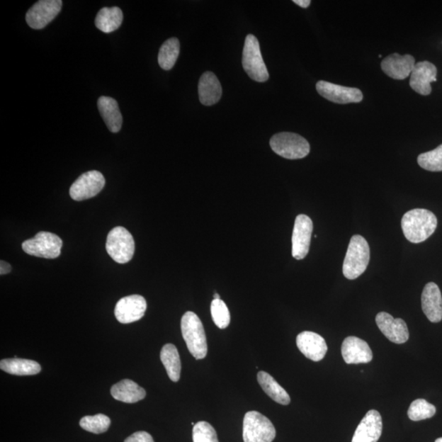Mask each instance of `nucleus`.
<instances>
[{
    "mask_svg": "<svg viewBox=\"0 0 442 442\" xmlns=\"http://www.w3.org/2000/svg\"><path fill=\"white\" fill-rule=\"evenodd\" d=\"M293 3L298 4L300 7L307 8L312 2L310 0H293Z\"/></svg>",
    "mask_w": 442,
    "mask_h": 442,
    "instance_id": "c9c22d12",
    "label": "nucleus"
},
{
    "mask_svg": "<svg viewBox=\"0 0 442 442\" xmlns=\"http://www.w3.org/2000/svg\"><path fill=\"white\" fill-rule=\"evenodd\" d=\"M210 313L215 325L221 329L228 327L230 323V310L221 299H214L210 305Z\"/></svg>",
    "mask_w": 442,
    "mask_h": 442,
    "instance_id": "2f4dec72",
    "label": "nucleus"
},
{
    "mask_svg": "<svg viewBox=\"0 0 442 442\" xmlns=\"http://www.w3.org/2000/svg\"><path fill=\"white\" fill-rule=\"evenodd\" d=\"M438 69L433 63L424 61L415 64L410 74L409 86L421 96H427L431 93V83L436 81Z\"/></svg>",
    "mask_w": 442,
    "mask_h": 442,
    "instance_id": "4468645a",
    "label": "nucleus"
},
{
    "mask_svg": "<svg viewBox=\"0 0 442 442\" xmlns=\"http://www.w3.org/2000/svg\"><path fill=\"white\" fill-rule=\"evenodd\" d=\"M242 63L244 71L252 80L266 82L269 79V72L262 59L259 41L254 35L246 37Z\"/></svg>",
    "mask_w": 442,
    "mask_h": 442,
    "instance_id": "39448f33",
    "label": "nucleus"
},
{
    "mask_svg": "<svg viewBox=\"0 0 442 442\" xmlns=\"http://www.w3.org/2000/svg\"><path fill=\"white\" fill-rule=\"evenodd\" d=\"M110 425V419L103 414L86 416L80 421V426L84 430L96 434L105 433L108 430Z\"/></svg>",
    "mask_w": 442,
    "mask_h": 442,
    "instance_id": "c756f323",
    "label": "nucleus"
},
{
    "mask_svg": "<svg viewBox=\"0 0 442 442\" xmlns=\"http://www.w3.org/2000/svg\"><path fill=\"white\" fill-rule=\"evenodd\" d=\"M62 240L59 236L50 232H40L34 238L26 240L23 249L30 256L55 259L61 254Z\"/></svg>",
    "mask_w": 442,
    "mask_h": 442,
    "instance_id": "6e6552de",
    "label": "nucleus"
},
{
    "mask_svg": "<svg viewBox=\"0 0 442 442\" xmlns=\"http://www.w3.org/2000/svg\"><path fill=\"white\" fill-rule=\"evenodd\" d=\"M422 309L426 317L433 323L442 319V296L440 288L435 283L426 284L421 297Z\"/></svg>",
    "mask_w": 442,
    "mask_h": 442,
    "instance_id": "aec40b11",
    "label": "nucleus"
},
{
    "mask_svg": "<svg viewBox=\"0 0 442 442\" xmlns=\"http://www.w3.org/2000/svg\"><path fill=\"white\" fill-rule=\"evenodd\" d=\"M418 163L426 171H442V144L434 150L420 154L418 157Z\"/></svg>",
    "mask_w": 442,
    "mask_h": 442,
    "instance_id": "7c9ffc66",
    "label": "nucleus"
},
{
    "mask_svg": "<svg viewBox=\"0 0 442 442\" xmlns=\"http://www.w3.org/2000/svg\"><path fill=\"white\" fill-rule=\"evenodd\" d=\"M62 7L61 0H40L26 13V23L33 29H43L57 17Z\"/></svg>",
    "mask_w": 442,
    "mask_h": 442,
    "instance_id": "1a4fd4ad",
    "label": "nucleus"
},
{
    "mask_svg": "<svg viewBox=\"0 0 442 442\" xmlns=\"http://www.w3.org/2000/svg\"><path fill=\"white\" fill-rule=\"evenodd\" d=\"M10 271H11V266L6 261H0V273H1V276L7 275Z\"/></svg>",
    "mask_w": 442,
    "mask_h": 442,
    "instance_id": "f704fd0d",
    "label": "nucleus"
},
{
    "mask_svg": "<svg viewBox=\"0 0 442 442\" xmlns=\"http://www.w3.org/2000/svg\"><path fill=\"white\" fill-rule=\"evenodd\" d=\"M376 324L383 335L392 343L402 344L408 341L409 329L403 319H394L390 314L380 312L377 314Z\"/></svg>",
    "mask_w": 442,
    "mask_h": 442,
    "instance_id": "2eb2a0df",
    "label": "nucleus"
},
{
    "mask_svg": "<svg viewBox=\"0 0 442 442\" xmlns=\"http://www.w3.org/2000/svg\"><path fill=\"white\" fill-rule=\"evenodd\" d=\"M436 409L434 404L424 399L414 401L408 409V417L412 421H420L434 416Z\"/></svg>",
    "mask_w": 442,
    "mask_h": 442,
    "instance_id": "c85d7f7f",
    "label": "nucleus"
},
{
    "mask_svg": "<svg viewBox=\"0 0 442 442\" xmlns=\"http://www.w3.org/2000/svg\"><path fill=\"white\" fill-rule=\"evenodd\" d=\"M370 249L361 235L352 237L344 262L343 272L347 280H353L364 273L370 262Z\"/></svg>",
    "mask_w": 442,
    "mask_h": 442,
    "instance_id": "7ed1b4c3",
    "label": "nucleus"
},
{
    "mask_svg": "<svg viewBox=\"0 0 442 442\" xmlns=\"http://www.w3.org/2000/svg\"><path fill=\"white\" fill-rule=\"evenodd\" d=\"M313 232V222L306 215H298L295 220L292 255L296 260H302L308 254Z\"/></svg>",
    "mask_w": 442,
    "mask_h": 442,
    "instance_id": "9b49d317",
    "label": "nucleus"
},
{
    "mask_svg": "<svg viewBox=\"0 0 442 442\" xmlns=\"http://www.w3.org/2000/svg\"><path fill=\"white\" fill-rule=\"evenodd\" d=\"M160 357L170 380L173 382L180 380L181 361L176 346L170 344H166L162 347Z\"/></svg>",
    "mask_w": 442,
    "mask_h": 442,
    "instance_id": "bb28decb",
    "label": "nucleus"
},
{
    "mask_svg": "<svg viewBox=\"0 0 442 442\" xmlns=\"http://www.w3.org/2000/svg\"><path fill=\"white\" fill-rule=\"evenodd\" d=\"M98 108L110 132H119L123 119L118 102L113 98L102 96L98 100Z\"/></svg>",
    "mask_w": 442,
    "mask_h": 442,
    "instance_id": "4be33fe9",
    "label": "nucleus"
},
{
    "mask_svg": "<svg viewBox=\"0 0 442 442\" xmlns=\"http://www.w3.org/2000/svg\"><path fill=\"white\" fill-rule=\"evenodd\" d=\"M276 431L271 421L257 412L245 414L243 425L244 442H272Z\"/></svg>",
    "mask_w": 442,
    "mask_h": 442,
    "instance_id": "423d86ee",
    "label": "nucleus"
},
{
    "mask_svg": "<svg viewBox=\"0 0 442 442\" xmlns=\"http://www.w3.org/2000/svg\"><path fill=\"white\" fill-rule=\"evenodd\" d=\"M382 431L381 414L377 410L371 409L358 425L351 442H378Z\"/></svg>",
    "mask_w": 442,
    "mask_h": 442,
    "instance_id": "dca6fc26",
    "label": "nucleus"
},
{
    "mask_svg": "<svg viewBox=\"0 0 442 442\" xmlns=\"http://www.w3.org/2000/svg\"><path fill=\"white\" fill-rule=\"evenodd\" d=\"M0 368L10 375L18 376L35 375L41 371L39 363L20 358L2 360L0 361Z\"/></svg>",
    "mask_w": 442,
    "mask_h": 442,
    "instance_id": "b1692460",
    "label": "nucleus"
},
{
    "mask_svg": "<svg viewBox=\"0 0 442 442\" xmlns=\"http://www.w3.org/2000/svg\"><path fill=\"white\" fill-rule=\"evenodd\" d=\"M110 394L117 401L129 404L142 401L146 397L144 389L130 380H124L115 384L110 388Z\"/></svg>",
    "mask_w": 442,
    "mask_h": 442,
    "instance_id": "5701e85b",
    "label": "nucleus"
},
{
    "mask_svg": "<svg viewBox=\"0 0 442 442\" xmlns=\"http://www.w3.org/2000/svg\"><path fill=\"white\" fill-rule=\"evenodd\" d=\"M257 380L263 391L269 396L273 401L283 405H288L291 402L290 397L280 384L269 373L260 371L257 375Z\"/></svg>",
    "mask_w": 442,
    "mask_h": 442,
    "instance_id": "393cba45",
    "label": "nucleus"
},
{
    "mask_svg": "<svg viewBox=\"0 0 442 442\" xmlns=\"http://www.w3.org/2000/svg\"><path fill=\"white\" fill-rule=\"evenodd\" d=\"M317 91L321 96L335 103H357L363 99V94L359 89L341 86L324 81L317 82Z\"/></svg>",
    "mask_w": 442,
    "mask_h": 442,
    "instance_id": "ddd939ff",
    "label": "nucleus"
},
{
    "mask_svg": "<svg viewBox=\"0 0 442 442\" xmlns=\"http://www.w3.org/2000/svg\"><path fill=\"white\" fill-rule=\"evenodd\" d=\"M181 45L177 38L167 40L161 47L159 54V63L162 69L169 71L175 66L180 55Z\"/></svg>",
    "mask_w": 442,
    "mask_h": 442,
    "instance_id": "cd10ccee",
    "label": "nucleus"
},
{
    "mask_svg": "<svg viewBox=\"0 0 442 442\" xmlns=\"http://www.w3.org/2000/svg\"><path fill=\"white\" fill-rule=\"evenodd\" d=\"M270 144L276 154L290 160L304 159L310 150V144L306 139L298 134L289 132L273 135Z\"/></svg>",
    "mask_w": 442,
    "mask_h": 442,
    "instance_id": "20e7f679",
    "label": "nucleus"
},
{
    "mask_svg": "<svg viewBox=\"0 0 442 442\" xmlns=\"http://www.w3.org/2000/svg\"><path fill=\"white\" fill-rule=\"evenodd\" d=\"M193 442H219L217 431L208 422L201 421L193 426Z\"/></svg>",
    "mask_w": 442,
    "mask_h": 442,
    "instance_id": "473e14b6",
    "label": "nucleus"
},
{
    "mask_svg": "<svg viewBox=\"0 0 442 442\" xmlns=\"http://www.w3.org/2000/svg\"><path fill=\"white\" fill-rule=\"evenodd\" d=\"M435 442H442V438L436 439Z\"/></svg>",
    "mask_w": 442,
    "mask_h": 442,
    "instance_id": "4c0bfd02",
    "label": "nucleus"
},
{
    "mask_svg": "<svg viewBox=\"0 0 442 442\" xmlns=\"http://www.w3.org/2000/svg\"><path fill=\"white\" fill-rule=\"evenodd\" d=\"M147 302L140 295H130L120 299L115 307V317L122 324H130L144 317Z\"/></svg>",
    "mask_w": 442,
    "mask_h": 442,
    "instance_id": "f8f14e48",
    "label": "nucleus"
},
{
    "mask_svg": "<svg viewBox=\"0 0 442 442\" xmlns=\"http://www.w3.org/2000/svg\"><path fill=\"white\" fill-rule=\"evenodd\" d=\"M181 331L189 352L196 360L204 359L208 354L206 333L201 319L192 312H187L181 319Z\"/></svg>",
    "mask_w": 442,
    "mask_h": 442,
    "instance_id": "f03ea898",
    "label": "nucleus"
},
{
    "mask_svg": "<svg viewBox=\"0 0 442 442\" xmlns=\"http://www.w3.org/2000/svg\"><path fill=\"white\" fill-rule=\"evenodd\" d=\"M214 299H220V295L217 293L214 294Z\"/></svg>",
    "mask_w": 442,
    "mask_h": 442,
    "instance_id": "e433bc0d",
    "label": "nucleus"
},
{
    "mask_svg": "<svg viewBox=\"0 0 442 442\" xmlns=\"http://www.w3.org/2000/svg\"><path fill=\"white\" fill-rule=\"evenodd\" d=\"M415 64L414 57L412 55L392 54L382 61L381 67L389 77L395 80H404L410 76Z\"/></svg>",
    "mask_w": 442,
    "mask_h": 442,
    "instance_id": "6ab92c4d",
    "label": "nucleus"
},
{
    "mask_svg": "<svg viewBox=\"0 0 442 442\" xmlns=\"http://www.w3.org/2000/svg\"><path fill=\"white\" fill-rule=\"evenodd\" d=\"M123 22V13L118 7L103 8L97 14L96 26L104 33H113Z\"/></svg>",
    "mask_w": 442,
    "mask_h": 442,
    "instance_id": "a878e982",
    "label": "nucleus"
},
{
    "mask_svg": "<svg viewBox=\"0 0 442 442\" xmlns=\"http://www.w3.org/2000/svg\"><path fill=\"white\" fill-rule=\"evenodd\" d=\"M341 355L348 365L366 364L373 360V352L366 341L348 336L341 345Z\"/></svg>",
    "mask_w": 442,
    "mask_h": 442,
    "instance_id": "a211bd4d",
    "label": "nucleus"
},
{
    "mask_svg": "<svg viewBox=\"0 0 442 442\" xmlns=\"http://www.w3.org/2000/svg\"><path fill=\"white\" fill-rule=\"evenodd\" d=\"M105 178L102 173L97 171H88L73 183L70 188V196L75 201H84L96 197L103 191Z\"/></svg>",
    "mask_w": 442,
    "mask_h": 442,
    "instance_id": "9d476101",
    "label": "nucleus"
},
{
    "mask_svg": "<svg viewBox=\"0 0 442 442\" xmlns=\"http://www.w3.org/2000/svg\"><path fill=\"white\" fill-rule=\"evenodd\" d=\"M438 227V218L429 210L417 208L403 215L402 228L405 238L413 244L422 243Z\"/></svg>",
    "mask_w": 442,
    "mask_h": 442,
    "instance_id": "f257e3e1",
    "label": "nucleus"
},
{
    "mask_svg": "<svg viewBox=\"0 0 442 442\" xmlns=\"http://www.w3.org/2000/svg\"><path fill=\"white\" fill-rule=\"evenodd\" d=\"M297 346L300 351L308 359L317 362L322 361L328 351L323 336L314 332L304 331L297 336Z\"/></svg>",
    "mask_w": 442,
    "mask_h": 442,
    "instance_id": "f3484780",
    "label": "nucleus"
},
{
    "mask_svg": "<svg viewBox=\"0 0 442 442\" xmlns=\"http://www.w3.org/2000/svg\"><path fill=\"white\" fill-rule=\"evenodd\" d=\"M108 255L120 264H125L132 259L135 244L133 236L122 226L110 231L106 243Z\"/></svg>",
    "mask_w": 442,
    "mask_h": 442,
    "instance_id": "0eeeda50",
    "label": "nucleus"
},
{
    "mask_svg": "<svg viewBox=\"0 0 442 442\" xmlns=\"http://www.w3.org/2000/svg\"><path fill=\"white\" fill-rule=\"evenodd\" d=\"M199 100L205 106H212L222 96V88L214 73L205 72L198 84Z\"/></svg>",
    "mask_w": 442,
    "mask_h": 442,
    "instance_id": "412c9836",
    "label": "nucleus"
},
{
    "mask_svg": "<svg viewBox=\"0 0 442 442\" xmlns=\"http://www.w3.org/2000/svg\"><path fill=\"white\" fill-rule=\"evenodd\" d=\"M124 442H154V441L149 433L140 431L130 436Z\"/></svg>",
    "mask_w": 442,
    "mask_h": 442,
    "instance_id": "72a5a7b5",
    "label": "nucleus"
}]
</instances>
